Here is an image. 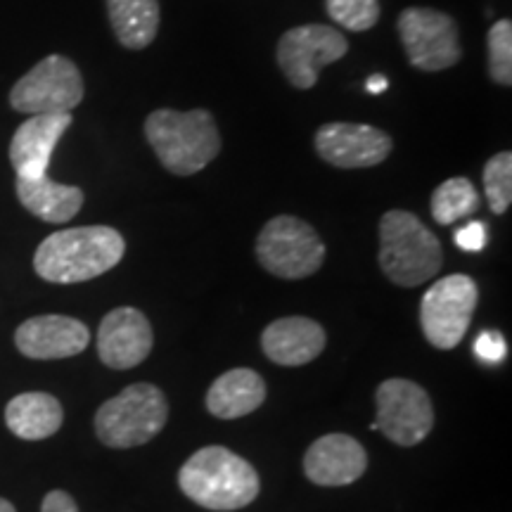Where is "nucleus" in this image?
I'll list each match as a JSON object with an SVG mask.
<instances>
[{
    "instance_id": "nucleus-1",
    "label": "nucleus",
    "mask_w": 512,
    "mask_h": 512,
    "mask_svg": "<svg viewBox=\"0 0 512 512\" xmlns=\"http://www.w3.org/2000/svg\"><path fill=\"white\" fill-rule=\"evenodd\" d=\"M126 242L110 226L57 230L36 249L34 268L43 280L74 285L112 271L124 259Z\"/></svg>"
},
{
    "instance_id": "nucleus-2",
    "label": "nucleus",
    "mask_w": 512,
    "mask_h": 512,
    "mask_svg": "<svg viewBox=\"0 0 512 512\" xmlns=\"http://www.w3.org/2000/svg\"><path fill=\"white\" fill-rule=\"evenodd\" d=\"M178 486L190 501L207 510L230 512L247 508L259 496V475L245 458L223 446L192 453L178 472Z\"/></svg>"
},
{
    "instance_id": "nucleus-3",
    "label": "nucleus",
    "mask_w": 512,
    "mask_h": 512,
    "mask_svg": "<svg viewBox=\"0 0 512 512\" xmlns=\"http://www.w3.org/2000/svg\"><path fill=\"white\" fill-rule=\"evenodd\" d=\"M145 138L159 162L176 176L202 171L221 152V136L207 110H157L145 121Z\"/></svg>"
},
{
    "instance_id": "nucleus-4",
    "label": "nucleus",
    "mask_w": 512,
    "mask_h": 512,
    "mask_svg": "<svg viewBox=\"0 0 512 512\" xmlns=\"http://www.w3.org/2000/svg\"><path fill=\"white\" fill-rule=\"evenodd\" d=\"M380 266L394 285L418 287L441 271L444 249L418 216L392 209L380 221Z\"/></svg>"
},
{
    "instance_id": "nucleus-5",
    "label": "nucleus",
    "mask_w": 512,
    "mask_h": 512,
    "mask_svg": "<svg viewBox=\"0 0 512 512\" xmlns=\"http://www.w3.org/2000/svg\"><path fill=\"white\" fill-rule=\"evenodd\" d=\"M169 403L155 384L138 382L105 401L95 413V434L105 446L133 448L152 441L164 430Z\"/></svg>"
},
{
    "instance_id": "nucleus-6",
    "label": "nucleus",
    "mask_w": 512,
    "mask_h": 512,
    "mask_svg": "<svg viewBox=\"0 0 512 512\" xmlns=\"http://www.w3.org/2000/svg\"><path fill=\"white\" fill-rule=\"evenodd\" d=\"M256 259L275 278L302 280L323 266L325 245L297 216H275L256 240Z\"/></svg>"
},
{
    "instance_id": "nucleus-7",
    "label": "nucleus",
    "mask_w": 512,
    "mask_h": 512,
    "mask_svg": "<svg viewBox=\"0 0 512 512\" xmlns=\"http://www.w3.org/2000/svg\"><path fill=\"white\" fill-rule=\"evenodd\" d=\"M479 290L470 275H446L425 292L420 304L422 335L437 349H456L470 328Z\"/></svg>"
},
{
    "instance_id": "nucleus-8",
    "label": "nucleus",
    "mask_w": 512,
    "mask_h": 512,
    "mask_svg": "<svg viewBox=\"0 0 512 512\" xmlns=\"http://www.w3.org/2000/svg\"><path fill=\"white\" fill-rule=\"evenodd\" d=\"M81 100L83 79L79 67L62 55H48L38 62L10 93V105L29 117L72 112Z\"/></svg>"
},
{
    "instance_id": "nucleus-9",
    "label": "nucleus",
    "mask_w": 512,
    "mask_h": 512,
    "mask_svg": "<svg viewBox=\"0 0 512 512\" xmlns=\"http://www.w3.org/2000/svg\"><path fill=\"white\" fill-rule=\"evenodd\" d=\"M377 420L373 430L399 446L420 444L434 425V408L430 396L420 384L403 377L384 380L375 392Z\"/></svg>"
},
{
    "instance_id": "nucleus-10",
    "label": "nucleus",
    "mask_w": 512,
    "mask_h": 512,
    "mask_svg": "<svg viewBox=\"0 0 512 512\" xmlns=\"http://www.w3.org/2000/svg\"><path fill=\"white\" fill-rule=\"evenodd\" d=\"M399 36L408 60L422 72H441L463 57L458 24L446 12L408 8L399 17Z\"/></svg>"
},
{
    "instance_id": "nucleus-11",
    "label": "nucleus",
    "mask_w": 512,
    "mask_h": 512,
    "mask_svg": "<svg viewBox=\"0 0 512 512\" xmlns=\"http://www.w3.org/2000/svg\"><path fill=\"white\" fill-rule=\"evenodd\" d=\"M347 50V38L337 29L325 27V24H304L280 38L278 64L294 88L309 91L318 83L320 69L342 60Z\"/></svg>"
},
{
    "instance_id": "nucleus-12",
    "label": "nucleus",
    "mask_w": 512,
    "mask_h": 512,
    "mask_svg": "<svg viewBox=\"0 0 512 512\" xmlns=\"http://www.w3.org/2000/svg\"><path fill=\"white\" fill-rule=\"evenodd\" d=\"M316 152L337 169H366L389 157L392 138L366 124H325L316 133Z\"/></svg>"
},
{
    "instance_id": "nucleus-13",
    "label": "nucleus",
    "mask_w": 512,
    "mask_h": 512,
    "mask_svg": "<svg viewBox=\"0 0 512 512\" xmlns=\"http://www.w3.org/2000/svg\"><path fill=\"white\" fill-rule=\"evenodd\" d=\"M155 335L150 320L133 306H121L102 318L98 330V354L107 368H136L150 356Z\"/></svg>"
},
{
    "instance_id": "nucleus-14",
    "label": "nucleus",
    "mask_w": 512,
    "mask_h": 512,
    "mask_svg": "<svg viewBox=\"0 0 512 512\" xmlns=\"http://www.w3.org/2000/svg\"><path fill=\"white\" fill-rule=\"evenodd\" d=\"M91 342V332L81 320L69 316H36L24 320L15 332L19 354L34 361H55L81 354Z\"/></svg>"
},
{
    "instance_id": "nucleus-15",
    "label": "nucleus",
    "mask_w": 512,
    "mask_h": 512,
    "mask_svg": "<svg viewBox=\"0 0 512 512\" xmlns=\"http://www.w3.org/2000/svg\"><path fill=\"white\" fill-rule=\"evenodd\" d=\"M368 453L349 434H325L304 456V472L318 486H347L366 475Z\"/></svg>"
},
{
    "instance_id": "nucleus-16",
    "label": "nucleus",
    "mask_w": 512,
    "mask_h": 512,
    "mask_svg": "<svg viewBox=\"0 0 512 512\" xmlns=\"http://www.w3.org/2000/svg\"><path fill=\"white\" fill-rule=\"evenodd\" d=\"M72 114H34L17 128L10 140V162L15 166L17 178H41L48 176V164L55 145L60 143Z\"/></svg>"
},
{
    "instance_id": "nucleus-17",
    "label": "nucleus",
    "mask_w": 512,
    "mask_h": 512,
    "mask_svg": "<svg viewBox=\"0 0 512 512\" xmlns=\"http://www.w3.org/2000/svg\"><path fill=\"white\" fill-rule=\"evenodd\" d=\"M325 330L316 320L304 316H290L273 320L261 335V349L278 366H306L323 354Z\"/></svg>"
},
{
    "instance_id": "nucleus-18",
    "label": "nucleus",
    "mask_w": 512,
    "mask_h": 512,
    "mask_svg": "<svg viewBox=\"0 0 512 512\" xmlns=\"http://www.w3.org/2000/svg\"><path fill=\"white\" fill-rule=\"evenodd\" d=\"M266 399V382L254 370L235 368L223 373L207 392V411L214 418L235 420L254 413Z\"/></svg>"
},
{
    "instance_id": "nucleus-19",
    "label": "nucleus",
    "mask_w": 512,
    "mask_h": 512,
    "mask_svg": "<svg viewBox=\"0 0 512 512\" xmlns=\"http://www.w3.org/2000/svg\"><path fill=\"white\" fill-rule=\"evenodd\" d=\"M17 197L36 219L48 223L72 221L83 207V192L76 185L55 183L53 178H17Z\"/></svg>"
},
{
    "instance_id": "nucleus-20",
    "label": "nucleus",
    "mask_w": 512,
    "mask_h": 512,
    "mask_svg": "<svg viewBox=\"0 0 512 512\" xmlns=\"http://www.w3.org/2000/svg\"><path fill=\"white\" fill-rule=\"evenodd\" d=\"M64 411L60 401L46 392L19 394L5 408V425L19 439H48L62 427Z\"/></svg>"
},
{
    "instance_id": "nucleus-21",
    "label": "nucleus",
    "mask_w": 512,
    "mask_h": 512,
    "mask_svg": "<svg viewBox=\"0 0 512 512\" xmlns=\"http://www.w3.org/2000/svg\"><path fill=\"white\" fill-rule=\"evenodd\" d=\"M107 12L124 48L143 50L155 41L159 29L157 0H107Z\"/></svg>"
},
{
    "instance_id": "nucleus-22",
    "label": "nucleus",
    "mask_w": 512,
    "mask_h": 512,
    "mask_svg": "<svg viewBox=\"0 0 512 512\" xmlns=\"http://www.w3.org/2000/svg\"><path fill=\"white\" fill-rule=\"evenodd\" d=\"M479 209V192L467 178H448L432 195V219L451 226Z\"/></svg>"
},
{
    "instance_id": "nucleus-23",
    "label": "nucleus",
    "mask_w": 512,
    "mask_h": 512,
    "mask_svg": "<svg viewBox=\"0 0 512 512\" xmlns=\"http://www.w3.org/2000/svg\"><path fill=\"white\" fill-rule=\"evenodd\" d=\"M484 192L494 214H505L512 202V155L498 152L484 166Z\"/></svg>"
},
{
    "instance_id": "nucleus-24",
    "label": "nucleus",
    "mask_w": 512,
    "mask_h": 512,
    "mask_svg": "<svg viewBox=\"0 0 512 512\" xmlns=\"http://www.w3.org/2000/svg\"><path fill=\"white\" fill-rule=\"evenodd\" d=\"M328 15L349 31H368L380 19L377 0H325Z\"/></svg>"
},
{
    "instance_id": "nucleus-25",
    "label": "nucleus",
    "mask_w": 512,
    "mask_h": 512,
    "mask_svg": "<svg viewBox=\"0 0 512 512\" xmlns=\"http://www.w3.org/2000/svg\"><path fill=\"white\" fill-rule=\"evenodd\" d=\"M489 72L501 86L512 83V22L498 19L489 31Z\"/></svg>"
},
{
    "instance_id": "nucleus-26",
    "label": "nucleus",
    "mask_w": 512,
    "mask_h": 512,
    "mask_svg": "<svg viewBox=\"0 0 512 512\" xmlns=\"http://www.w3.org/2000/svg\"><path fill=\"white\" fill-rule=\"evenodd\" d=\"M475 354L482 358V361L498 363V361H503L505 354H508V344H505L503 335H498V332H494V330L482 332L475 342Z\"/></svg>"
},
{
    "instance_id": "nucleus-27",
    "label": "nucleus",
    "mask_w": 512,
    "mask_h": 512,
    "mask_svg": "<svg viewBox=\"0 0 512 512\" xmlns=\"http://www.w3.org/2000/svg\"><path fill=\"white\" fill-rule=\"evenodd\" d=\"M456 245L465 252H482L486 245V226L479 221L467 223L465 228H460L456 233Z\"/></svg>"
},
{
    "instance_id": "nucleus-28",
    "label": "nucleus",
    "mask_w": 512,
    "mask_h": 512,
    "mask_svg": "<svg viewBox=\"0 0 512 512\" xmlns=\"http://www.w3.org/2000/svg\"><path fill=\"white\" fill-rule=\"evenodd\" d=\"M41 512H79V505L67 491H50V494L43 498Z\"/></svg>"
},
{
    "instance_id": "nucleus-29",
    "label": "nucleus",
    "mask_w": 512,
    "mask_h": 512,
    "mask_svg": "<svg viewBox=\"0 0 512 512\" xmlns=\"http://www.w3.org/2000/svg\"><path fill=\"white\" fill-rule=\"evenodd\" d=\"M366 88H368V93L380 95V93H384V91H387V88H389V81L384 79L382 74H375V76H370V79H368Z\"/></svg>"
},
{
    "instance_id": "nucleus-30",
    "label": "nucleus",
    "mask_w": 512,
    "mask_h": 512,
    "mask_svg": "<svg viewBox=\"0 0 512 512\" xmlns=\"http://www.w3.org/2000/svg\"><path fill=\"white\" fill-rule=\"evenodd\" d=\"M0 512H17V510H15V505H12L10 501L0 498Z\"/></svg>"
}]
</instances>
